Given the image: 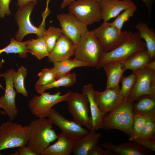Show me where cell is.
<instances>
[{"label": "cell", "mask_w": 155, "mask_h": 155, "mask_svg": "<svg viewBox=\"0 0 155 155\" xmlns=\"http://www.w3.org/2000/svg\"><path fill=\"white\" fill-rule=\"evenodd\" d=\"M29 125L30 131L27 146L38 155H41L51 143L57 140V135L49 118H38Z\"/></svg>", "instance_id": "6da1fadb"}, {"label": "cell", "mask_w": 155, "mask_h": 155, "mask_svg": "<svg viewBox=\"0 0 155 155\" xmlns=\"http://www.w3.org/2000/svg\"><path fill=\"white\" fill-rule=\"evenodd\" d=\"M146 50L145 43L142 40L138 32L133 33L131 31L127 39L120 45L112 51L102 53L95 67L99 69L108 63L123 62L135 53Z\"/></svg>", "instance_id": "7a4b0ae2"}, {"label": "cell", "mask_w": 155, "mask_h": 155, "mask_svg": "<svg viewBox=\"0 0 155 155\" xmlns=\"http://www.w3.org/2000/svg\"><path fill=\"white\" fill-rule=\"evenodd\" d=\"M133 102L124 99L117 108L103 117L102 128L105 130H119L129 137L132 134L133 113Z\"/></svg>", "instance_id": "3957f363"}, {"label": "cell", "mask_w": 155, "mask_h": 155, "mask_svg": "<svg viewBox=\"0 0 155 155\" xmlns=\"http://www.w3.org/2000/svg\"><path fill=\"white\" fill-rule=\"evenodd\" d=\"M32 3H28L22 8H18L16 12L15 19L18 26V30L16 33L15 39L19 42H22L24 37L29 34H35L36 38L42 37L45 28V21L47 16L51 11L49 6H46L45 11L42 13V21L38 27L34 26L30 20V15L35 6Z\"/></svg>", "instance_id": "277c9868"}, {"label": "cell", "mask_w": 155, "mask_h": 155, "mask_svg": "<svg viewBox=\"0 0 155 155\" xmlns=\"http://www.w3.org/2000/svg\"><path fill=\"white\" fill-rule=\"evenodd\" d=\"M30 131L28 124L24 126L10 120L0 125V151L27 145Z\"/></svg>", "instance_id": "5b68a950"}, {"label": "cell", "mask_w": 155, "mask_h": 155, "mask_svg": "<svg viewBox=\"0 0 155 155\" xmlns=\"http://www.w3.org/2000/svg\"><path fill=\"white\" fill-rule=\"evenodd\" d=\"M104 52L99 41L92 31L83 33L75 44L74 58L87 64L89 67H96Z\"/></svg>", "instance_id": "8992f818"}, {"label": "cell", "mask_w": 155, "mask_h": 155, "mask_svg": "<svg viewBox=\"0 0 155 155\" xmlns=\"http://www.w3.org/2000/svg\"><path fill=\"white\" fill-rule=\"evenodd\" d=\"M71 91H69L66 94L61 95L60 91L51 94L50 92H45L36 95L29 100L28 107L31 113L38 118L48 117L52 107L56 104L65 101L67 97Z\"/></svg>", "instance_id": "52a82bcc"}, {"label": "cell", "mask_w": 155, "mask_h": 155, "mask_svg": "<svg viewBox=\"0 0 155 155\" xmlns=\"http://www.w3.org/2000/svg\"><path fill=\"white\" fill-rule=\"evenodd\" d=\"M91 31L99 41L104 52L112 51L120 45L131 32H119L108 22L104 21L101 26Z\"/></svg>", "instance_id": "ba28073f"}, {"label": "cell", "mask_w": 155, "mask_h": 155, "mask_svg": "<svg viewBox=\"0 0 155 155\" xmlns=\"http://www.w3.org/2000/svg\"><path fill=\"white\" fill-rule=\"evenodd\" d=\"M68 110L73 120L82 126L90 130L92 120L89 116V101L87 96L82 93L71 92L67 98Z\"/></svg>", "instance_id": "9c48e42d"}, {"label": "cell", "mask_w": 155, "mask_h": 155, "mask_svg": "<svg viewBox=\"0 0 155 155\" xmlns=\"http://www.w3.org/2000/svg\"><path fill=\"white\" fill-rule=\"evenodd\" d=\"M68 8L69 12L88 26L102 20L98 0H75Z\"/></svg>", "instance_id": "30bf717a"}, {"label": "cell", "mask_w": 155, "mask_h": 155, "mask_svg": "<svg viewBox=\"0 0 155 155\" xmlns=\"http://www.w3.org/2000/svg\"><path fill=\"white\" fill-rule=\"evenodd\" d=\"M133 71L136 80L128 99L133 102L143 95L155 96V71L144 67Z\"/></svg>", "instance_id": "8fae6325"}, {"label": "cell", "mask_w": 155, "mask_h": 155, "mask_svg": "<svg viewBox=\"0 0 155 155\" xmlns=\"http://www.w3.org/2000/svg\"><path fill=\"white\" fill-rule=\"evenodd\" d=\"M14 71L12 68L2 74L5 79V88L4 94L0 97V108L3 109L6 115L12 121L14 120L19 112L15 104L16 92L14 89L13 81L12 75Z\"/></svg>", "instance_id": "7c38bea8"}, {"label": "cell", "mask_w": 155, "mask_h": 155, "mask_svg": "<svg viewBox=\"0 0 155 155\" xmlns=\"http://www.w3.org/2000/svg\"><path fill=\"white\" fill-rule=\"evenodd\" d=\"M48 117L53 124L57 126L62 132L74 141L81 138L89 131L73 120L65 118L54 108L51 110Z\"/></svg>", "instance_id": "4fadbf2b"}, {"label": "cell", "mask_w": 155, "mask_h": 155, "mask_svg": "<svg viewBox=\"0 0 155 155\" xmlns=\"http://www.w3.org/2000/svg\"><path fill=\"white\" fill-rule=\"evenodd\" d=\"M63 33L75 44L79 41L82 34L88 31V25L79 20L72 13H61L57 16Z\"/></svg>", "instance_id": "5bb4252c"}, {"label": "cell", "mask_w": 155, "mask_h": 155, "mask_svg": "<svg viewBox=\"0 0 155 155\" xmlns=\"http://www.w3.org/2000/svg\"><path fill=\"white\" fill-rule=\"evenodd\" d=\"M94 95L103 116L117 108L124 99L121 94L119 86L106 88L102 92L94 90Z\"/></svg>", "instance_id": "9a60e30c"}, {"label": "cell", "mask_w": 155, "mask_h": 155, "mask_svg": "<svg viewBox=\"0 0 155 155\" xmlns=\"http://www.w3.org/2000/svg\"><path fill=\"white\" fill-rule=\"evenodd\" d=\"M75 44L63 33L58 38L48 56V61L51 63L62 61L74 55Z\"/></svg>", "instance_id": "2e32d148"}, {"label": "cell", "mask_w": 155, "mask_h": 155, "mask_svg": "<svg viewBox=\"0 0 155 155\" xmlns=\"http://www.w3.org/2000/svg\"><path fill=\"white\" fill-rule=\"evenodd\" d=\"M110 150L116 155H150L152 152L133 141L115 145L106 142L99 145Z\"/></svg>", "instance_id": "e0dca14e"}, {"label": "cell", "mask_w": 155, "mask_h": 155, "mask_svg": "<svg viewBox=\"0 0 155 155\" xmlns=\"http://www.w3.org/2000/svg\"><path fill=\"white\" fill-rule=\"evenodd\" d=\"M102 20L108 22L131 5V0H99Z\"/></svg>", "instance_id": "ac0fdd59"}, {"label": "cell", "mask_w": 155, "mask_h": 155, "mask_svg": "<svg viewBox=\"0 0 155 155\" xmlns=\"http://www.w3.org/2000/svg\"><path fill=\"white\" fill-rule=\"evenodd\" d=\"M101 134L91 130L81 138L75 141L72 153L74 155H88L90 151L98 145Z\"/></svg>", "instance_id": "d6986e66"}, {"label": "cell", "mask_w": 155, "mask_h": 155, "mask_svg": "<svg viewBox=\"0 0 155 155\" xmlns=\"http://www.w3.org/2000/svg\"><path fill=\"white\" fill-rule=\"evenodd\" d=\"M94 90L93 85L90 83L83 86L82 93L86 95L89 101L92 123L91 130L96 131L102 128L103 116L95 99Z\"/></svg>", "instance_id": "ffe728a7"}, {"label": "cell", "mask_w": 155, "mask_h": 155, "mask_svg": "<svg viewBox=\"0 0 155 155\" xmlns=\"http://www.w3.org/2000/svg\"><path fill=\"white\" fill-rule=\"evenodd\" d=\"M57 141L49 145L41 155H69L72 152L74 140L62 132L57 134Z\"/></svg>", "instance_id": "44dd1931"}, {"label": "cell", "mask_w": 155, "mask_h": 155, "mask_svg": "<svg viewBox=\"0 0 155 155\" xmlns=\"http://www.w3.org/2000/svg\"><path fill=\"white\" fill-rule=\"evenodd\" d=\"M133 114L149 117L155 116V96L144 95L133 102Z\"/></svg>", "instance_id": "7402d4cb"}, {"label": "cell", "mask_w": 155, "mask_h": 155, "mask_svg": "<svg viewBox=\"0 0 155 155\" xmlns=\"http://www.w3.org/2000/svg\"><path fill=\"white\" fill-rule=\"evenodd\" d=\"M107 76L106 88L119 86L123 77L124 71L122 62H115L107 63L102 67Z\"/></svg>", "instance_id": "603a6c76"}, {"label": "cell", "mask_w": 155, "mask_h": 155, "mask_svg": "<svg viewBox=\"0 0 155 155\" xmlns=\"http://www.w3.org/2000/svg\"><path fill=\"white\" fill-rule=\"evenodd\" d=\"M134 27L137 30L141 38L145 41L147 50L150 56L151 61L155 58V33L154 30L149 28L145 22H140Z\"/></svg>", "instance_id": "cb8c5ba5"}, {"label": "cell", "mask_w": 155, "mask_h": 155, "mask_svg": "<svg viewBox=\"0 0 155 155\" xmlns=\"http://www.w3.org/2000/svg\"><path fill=\"white\" fill-rule=\"evenodd\" d=\"M151 61L147 50L141 51L134 54L122 62L123 67L124 71L131 69L133 71L145 67Z\"/></svg>", "instance_id": "d4e9b609"}, {"label": "cell", "mask_w": 155, "mask_h": 155, "mask_svg": "<svg viewBox=\"0 0 155 155\" xmlns=\"http://www.w3.org/2000/svg\"><path fill=\"white\" fill-rule=\"evenodd\" d=\"M52 69L56 75V79L66 75L70 73L73 69L77 67H89L85 63L74 58H70L53 63Z\"/></svg>", "instance_id": "484cf974"}, {"label": "cell", "mask_w": 155, "mask_h": 155, "mask_svg": "<svg viewBox=\"0 0 155 155\" xmlns=\"http://www.w3.org/2000/svg\"><path fill=\"white\" fill-rule=\"evenodd\" d=\"M26 45L29 53L39 60L48 57L50 52L43 38H32L26 41Z\"/></svg>", "instance_id": "4316f807"}, {"label": "cell", "mask_w": 155, "mask_h": 155, "mask_svg": "<svg viewBox=\"0 0 155 155\" xmlns=\"http://www.w3.org/2000/svg\"><path fill=\"white\" fill-rule=\"evenodd\" d=\"M76 81V75L75 73L69 74L57 79L52 83L43 86L34 87L36 92L41 94L45 91L52 88L63 87H68L74 85Z\"/></svg>", "instance_id": "83f0119b"}, {"label": "cell", "mask_w": 155, "mask_h": 155, "mask_svg": "<svg viewBox=\"0 0 155 155\" xmlns=\"http://www.w3.org/2000/svg\"><path fill=\"white\" fill-rule=\"evenodd\" d=\"M26 41L19 42L13 38H11L9 43L6 47L0 49V54L3 53L6 54H18L19 56L22 58L27 57L28 53L29 51L27 49L26 45ZM4 61H0V68L2 67Z\"/></svg>", "instance_id": "f1b7e54d"}, {"label": "cell", "mask_w": 155, "mask_h": 155, "mask_svg": "<svg viewBox=\"0 0 155 155\" xmlns=\"http://www.w3.org/2000/svg\"><path fill=\"white\" fill-rule=\"evenodd\" d=\"M27 74V68L21 65L17 71H14L12 75L14 87L16 92L26 97H28V93L25 88L24 80Z\"/></svg>", "instance_id": "f546056e"}, {"label": "cell", "mask_w": 155, "mask_h": 155, "mask_svg": "<svg viewBox=\"0 0 155 155\" xmlns=\"http://www.w3.org/2000/svg\"><path fill=\"white\" fill-rule=\"evenodd\" d=\"M63 34L60 28L50 26L44 32L42 37L45 41L50 53L53 48L57 41Z\"/></svg>", "instance_id": "4dcf8cb0"}, {"label": "cell", "mask_w": 155, "mask_h": 155, "mask_svg": "<svg viewBox=\"0 0 155 155\" xmlns=\"http://www.w3.org/2000/svg\"><path fill=\"white\" fill-rule=\"evenodd\" d=\"M137 7L133 3L130 6L125 10L119 15L110 24L115 28L119 32L122 31V29L125 23L129 20L137 10Z\"/></svg>", "instance_id": "1f68e13d"}, {"label": "cell", "mask_w": 155, "mask_h": 155, "mask_svg": "<svg viewBox=\"0 0 155 155\" xmlns=\"http://www.w3.org/2000/svg\"><path fill=\"white\" fill-rule=\"evenodd\" d=\"M137 139L155 140V116L148 117L145 125Z\"/></svg>", "instance_id": "d6a6232c"}, {"label": "cell", "mask_w": 155, "mask_h": 155, "mask_svg": "<svg viewBox=\"0 0 155 155\" xmlns=\"http://www.w3.org/2000/svg\"><path fill=\"white\" fill-rule=\"evenodd\" d=\"M148 117L138 114H133L132 134L129 140L133 141L139 136Z\"/></svg>", "instance_id": "836d02e7"}, {"label": "cell", "mask_w": 155, "mask_h": 155, "mask_svg": "<svg viewBox=\"0 0 155 155\" xmlns=\"http://www.w3.org/2000/svg\"><path fill=\"white\" fill-rule=\"evenodd\" d=\"M136 80L135 74L133 71L129 76L124 77L122 80L120 88L121 94L124 99H127L135 85Z\"/></svg>", "instance_id": "e575fe53"}, {"label": "cell", "mask_w": 155, "mask_h": 155, "mask_svg": "<svg viewBox=\"0 0 155 155\" xmlns=\"http://www.w3.org/2000/svg\"><path fill=\"white\" fill-rule=\"evenodd\" d=\"M37 75L39 77V79L34 87L47 85L56 80L55 74L52 68L43 69Z\"/></svg>", "instance_id": "d590c367"}, {"label": "cell", "mask_w": 155, "mask_h": 155, "mask_svg": "<svg viewBox=\"0 0 155 155\" xmlns=\"http://www.w3.org/2000/svg\"><path fill=\"white\" fill-rule=\"evenodd\" d=\"M12 0H0V18H3L6 16L11 14L9 8V4Z\"/></svg>", "instance_id": "8d00e7d4"}, {"label": "cell", "mask_w": 155, "mask_h": 155, "mask_svg": "<svg viewBox=\"0 0 155 155\" xmlns=\"http://www.w3.org/2000/svg\"><path fill=\"white\" fill-rule=\"evenodd\" d=\"M110 150L106 148L103 149L102 147L97 145L94 147L89 152L88 155H115Z\"/></svg>", "instance_id": "74e56055"}, {"label": "cell", "mask_w": 155, "mask_h": 155, "mask_svg": "<svg viewBox=\"0 0 155 155\" xmlns=\"http://www.w3.org/2000/svg\"><path fill=\"white\" fill-rule=\"evenodd\" d=\"M133 141L138 143L152 152L155 151V140L137 139Z\"/></svg>", "instance_id": "f35d334b"}, {"label": "cell", "mask_w": 155, "mask_h": 155, "mask_svg": "<svg viewBox=\"0 0 155 155\" xmlns=\"http://www.w3.org/2000/svg\"><path fill=\"white\" fill-rule=\"evenodd\" d=\"M12 155H38L30 147L24 146L19 147L18 150L11 154Z\"/></svg>", "instance_id": "ab89813d"}, {"label": "cell", "mask_w": 155, "mask_h": 155, "mask_svg": "<svg viewBox=\"0 0 155 155\" xmlns=\"http://www.w3.org/2000/svg\"><path fill=\"white\" fill-rule=\"evenodd\" d=\"M141 0L143 2L146 8L149 21L152 15V6L154 0Z\"/></svg>", "instance_id": "60d3db41"}, {"label": "cell", "mask_w": 155, "mask_h": 155, "mask_svg": "<svg viewBox=\"0 0 155 155\" xmlns=\"http://www.w3.org/2000/svg\"><path fill=\"white\" fill-rule=\"evenodd\" d=\"M30 3L36 5L37 3V0H18L17 5L18 8H22Z\"/></svg>", "instance_id": "b9f144b4"}, {"label": "cell", "mask_w": 155, "mask_h": 155, "mask_svg": "<svg viewBox=\"0 0 155 155\" xmlns=\"http://www.w3.org/2000/svg\"><path fill=\"white\" fill-rule=\"evenodd\" d=\"M145 67L149 69L155 71V60L149 62L146 65Z\"/></svg>", "instance_id": "7bdbcfd3"}, {"label": "cell", "mask_w": 155, "mask_h": 155, "mask_svg": "<svg viewBox=\"0 0 155 155\" xmlns=\"http://www.w3.org/2000/svg\"><path fill=\"white\" fill-rule=\"evenodd\" d=\"M41 1L42 0H39ZM71 3L68 0H63V2L61 3L60 7L61 9L65 8L66 7L68 6Z\"/></svg>", "instance_id": "ee69618b"}, {"label": "cell", "mask_w": 155, "mask_h": 155, "mask_svg": "<svg viewBox=\"0 0 155 155\" xmlns=\"http://www.w3.org/2000/svg\"><path fill=\"white\" fill-rule=\"evenodd\" d=\"M0 113H1V114H2L3 115H6V114L3 111H0Z\"/></svg>", "instance_id": "f6af8a7d"}, {"label": "cell", "mask_w": 155, "mask_h": 155, "mask_svg": "<svg viewBox=\"0 0 155 155\" xmlns=\"http://www.w3.org/2000/svg\"><path fill=\"white\" fill-rule=\"evenodd\" d=\"M3 77L2 76V74H0V78ZM0 87H1V88H2V89H4L3 88L2 86H1V85L0 84Z\"/></svg>", "instance_id": "bcb514c9"}, {"label": "cell", "mask_w": 155, "mask_h": 155, "mask_svg": "<svg viewBox=\"0 0 155 155\" xmlns=\"http://www.w3.org/2000/svg\"><path fill=\"white\" fill-rule=\"evenodd\" d=\"M71 3V2H73V1H75V0H68ZM99 1V0H98Z\"/></svg>", "instance_id": "7dc6e473"}]
</instances>
